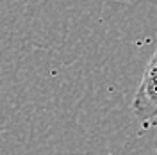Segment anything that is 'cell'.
<instances>
[{"label": "cell", "mask_w": 157, "mask_h": 155, "mask_svg": "<svg viewBox=\"0 0 157 155\" xmlns=\"http://www.w3.org/2000/svg\"><path fill=\"white\" fill-rule=\"evenodd\" d=\"M132 112L143 121L157 119V48L145 66L141 82L132 100Z\"/></svg>", "instance_id": "cell-1"}]
</instances>
